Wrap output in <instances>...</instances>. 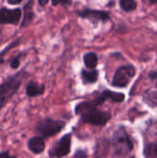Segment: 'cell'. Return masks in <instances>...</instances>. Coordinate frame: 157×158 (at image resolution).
Wrapping results in <instances>:
<instances>
[{"label": "cell", "mask_w": 157, "mask_h": 158, "mask_svg": "<svg viewBox=\"0 0 157 158\" xmlns=\"http://www.w3.org/2000/svg\"><path fill=\"white\" fill-rule=\"evenodd\" d=\"M136 75V68L131 65H124L118 68L114 74L113 80H112V86L115 88H126L131 80Z\"/></svg>", "instance_id": "cell-5"}, {"label": "cell", "mask_w": 157, "mask_h": 158, "mask_svg": "<svg viewBox=\"0 0 157 158\" xmlns=\"http://www.w3.org/2000/svg\"><path fill=\"white\" fill-rule=\"evenodd\" d=\"M148 77L151 81H157V70H153L149 72Z\"/></svg>", "instance_id": "cell-20"}, {"label": "cell", "mask_w": 157, "mask_h": 158, "mask_svg": "<svg viewBox=\"0 0 157 158\" xmlns=\"http://www.w3.org/2000/svg\"><path fill=\"white\" fill-rule=\"evenodd\" d=\"M138 3L135 0H120L119 6L125 12H130L137 8Z\"/></svg>", "instance_id": "cell-16"}, {"label": "cell", "mask_w": 157, "mask_h": 158, "mask_svg": "<svg viewBox=\"0 0 157 158\" xmlns=\"http://www.w3.org/2000/svg\"><path fill=\"white\" fill-rule=\"evenodd\" d=\"M130 158H135V156H131V157Z\"/></svg>", "instance_id": "cell-26"}, {"label": "cell", "mask_w": 157, "mask_h": 158, "mask_svg": "<svg viewBox=\"0 0 157 158\" xmlns=\"http://www.w3.org/2000/svg\"><path fill=\"white\" fill-rule=\"evenodd\" d=\"M39 5H41V6H45L46 4H48V1L46 0V1H41V0H39Z\"/></svg>", "instance_id": "cell-24"}, {"label": "cell", "mask_w": 157, "mask_h": 158, "mask_svg": "<svg viewBox=\"0 0 157 158\" xmlns=\"http://www.w3.org/2000/svg\"><path fill=\"white\" fill-rule=\"evenodd\" d=\"M144 156L145 158H157V141L145 146Z\"/></svg>", "instance_id": "cell-17"}, {"label": "cell", "mask_w": 157, "mask_h": 158, "mask_svg": "<svg viewBox=\"0 0 157 158\" xmlns=\"http://www.w3.org/2000/svg\"><path fill=\"white\" fill-rule=\"evenodd\" d=\"M21 18L20 8L9 9L2 7L0 9V24H14L17 25Z\"/></svg>", "instance_id": "cell-9"}, {"label": "cell", "mask_w": 157, "mask_h": 158, "mask_svg": "<svg viewBox=\"0 0 157 158\" xmlns=\"http://www.w3.org/2000/svg\"><path fill=\"white\" fill-rule=\"evenodd\" d=\"M0 158H16V157H15V156H10L8 152H1V153H0Z\"/></svg>", "instance_id": "cell-22"}, {"label": "cell", "mask_w": 157, "mask_h": 158, "mask_svg": "<svg viewBox=\"0 0 157 158\" xmlns=\"http://www.w3.org/2000/svg\"><path fill=\"white\" fill-rule=\"evenodd\" d=\"M78 14L81 18L90 20V22H92L93 24L99 23L100 21L105 22L110 19V14L108 11H105V10L83 8L82 10L79 11Z\"/></svg>", "instance_id": "cell-8"}, {"label": "cell", "mask_w": 157, "mask_h": 158, "mask_svg": "<svg viewBox=\"0 0 157 158\" xmlns=\"http://www.w3.org/2000/svg\"><path fill=\"white\" fill-rule=\"evenodd\" d=\"M71 150V134L68 133L62 136L55 143L48 151L50 158H63L70 154Z\"/></svg>", "instance_id": "cell-6"}, {"label": "cell", "mask_w": 157, "mask_h": 158, "mask_svg": "<svg viewBox=\"0 0 157 158\" xmlns=\"http://www.w3.org/2000/svg\"><path fill=\"white\" fill-rule=\"evenodd\" d=\"M71 3H72L71 1H53L52 5L53 6H56V5H59V4H61V5H70Z\"/></svg>", "instance_id": "cell-21"}, {"label": "cell", "mask_w": 157, "mask_h": 158, "mask_svg": "<svg viewBox=\"0 0 157 158\" xmlns=\"http://www.w3.org/2000/svg\"><path fill=\"white\" fill-rule=\"evenodd\" d=\"M20 2H21L20 0L19 1H7V3L10 5H17V4H19Z\"/></svg>", "instance_id": "cell-23"}, {"label": "cell", "mask_w": 157, "mask_h": 158, "mask_svg": "<svg viewBox=\"0 0 157 158\" xmlns=\"http://www.w3.org/2000/svg\"><path fill=\"white\" fill-rule=\"evenodd\" d=\"M45 87L43 84H39L35 81H30L26 87V94L29 97H35L42 95L44 93Z\"/></svg>", "instance_id": "cell-12"}, {"label": "cell", "mask_w": 157, "mask_h": 158, "mask_svg": "<svg viewBox=\"0 0 157 158\" xmlns=\"http://www.w3.org/2000/svg\"><path fill=\"white\" fill-rule=\"evenodd\" d=\"M75 158H87L88 157V154L85 150L83 149H79L76 151L75 155H74Z\"/></svg>", "instance_id": "cell-18"}, {"label": "cell", "mask_w": 157, "mask_h": 158, "mask_svg": "<svg viewBox=\"0 0 157 158\" xmlns=\"http://www.w3.org/2000/svg\"><path fill=\"white\" fill-rule=\"evenodd\" d=\"M143 100L151 107L157 106V89H148L143 95Z\"/></svg>", "instance_id": "cell-14"}, {"label": "cell", "mask_w": 157, "mask_h": 158, "mask_svg": "<svg viewBox=\"0 0 157 158\" xmlns=\"http://www.w3.org/2000/svg\"><path fill=\"white\" fill-rule=\"evenodd\" d=\"M19 56H16V57H14L13 59H12V61L10 62V67L12 68V69H17L19 66Z\"/></svg>", "instance_id": "cell-19"}, {"label": "cell", "mask_w": 157, "mask_h": 158, "mask_svg": "<svg viewBox=\"0 0 157 158\" xmlns=\"http://www.w3.org/2000/svg\"><path fill=\"white\" fill-rule=\"evenodd\" d=\"M81 78L84 84H93L99 78V71L97 69H82Z\"/></svg>", "instance_id": "cell-11"}, {"label": "cell", "mask_w": 157, "mask_h": 158, "mask_svg": "<svg viewBox=\"0 0 157 158\" xmlns=\"http://www.w3.org/2000/svg\"><path fill=\"white\" fill-rule=\"evenodd\" d=\"M28 147L35 155H40L44 151L45 143L43 137L41 136H34L31 138L28 142Z\"/></svg>", "instance_id": "cell-10"}, {"label": "cell", "mask_w": 157, "mask_h": 158, "mask_svg": "<svg viewBox=\"0 0 157 158\" xmlns=\"http://www.w3.org/2000/svg\"><path fill=\"white\" fill-rule=\"evenodd\" d=\"M112 146L117 156H125L133 150V142L125 127L120 126L112 136Z\"/></svg>", "instance_id": "cell-3"}, {"label": "cell", "mask_w": 157, "mask_h": 158, "mask_svg": "<svg viewBox=\"0 0 157 158\" xmlns=\"http://www.w3.org/2000/svg\"><path fill=\"white\" fill-rule=\"evenodd\" d=\"M75 113L81 117V120L83 123L99 127L105 126L111 118V114L109 112L93 106L90 101L79 103L75 106Z\"/></svg>", "instance_id": "cell-1"}, {"label": "cell", "mask_w": 157, "mask_h": 158, "mask_svg": "<svg viewBox=\"0 0 157 158\" xmlns=\"http://www.w3.org/2000/svg\"><path fill=\"white\" fill-rule=\"evenodd\" d=\"M83 62H84V65L89 69H95V68L98 64V56L93 52L86 53L83 56Z\"/></svg>", "instance_id": "cell-15"}, {"label": "cell", "mask_w": 157, "mask_h": 158, "mask_svg": "<svg viewBox=\"0 0 157 158\" xmlns=\"http://www.w3.org/2000/svg\"><path fill=\"white\" fill-rule=\"evenodd\" d=\"M66 122L63 120L53 119L50 118H45L39 120L36 124V131L43 137L48 138L56 135L64 130Z\"/></svg>", "instance_id": "cell-4"}, {"label": "cell", "mask_w": 157, "mask_h": 158, "mask_svg": "<svg viewBox=\"0 0 157 158\" xmlns=\"http://www.w3.org/2000/svg\"><path fill=\"white\" fill-rule=\"evenodd\" d=\"M125 100V94L123 93H118L115 91L110 90H104L102 91L97 97H95L93 100H91L90 103L93 106L98 107L100 105L106 101H112L113 103H122Z\"/></svg>", "instance_id": "cell-7"}, {"label": "cell", "mask_w": 157, "mask_h": 158, "mask_svg": "<svg viewBox=\"0 0 157 158\" xmlns=\"http://www.w3.org/2000/svg\"><path fill=\"white\" fill-rule=\"evenodd\" d=\"M32 4L33 1H29L25 4L23 10V19H22V23H21V27H25L27 26L33 19L34 17V13H33V9H32Z\"/></svg>", "instance_id": "cell-13"}, {"label": "cell", "mask_w": 157, "mask_h": 158, "mask_svg": "<svg viewBox=\"0 0 157 158\" xmlns=\"http://www.w3.org/2000/svg\"><path fill=\"white\" fill-rule=\"evenodd\" d=\"M26 73L22 70L6 79L0 84V108H2L18 92Z\"/></svg>", "instance_id": "cell-2"}, {"label": "cell", "mask_w": 157, "mask_h": 158, "mask_svg": "<svg viewBox=\"0 0 157 158\" xmlns=\"http://www.w3.org/2000/svg\"><path fill=\"white\" fill-rule=\"evenodd\" d=\"M149 3H150L151 5H157V0H151Z\"/></svg>", "instance_id": "cell-25"}]
</instances>
